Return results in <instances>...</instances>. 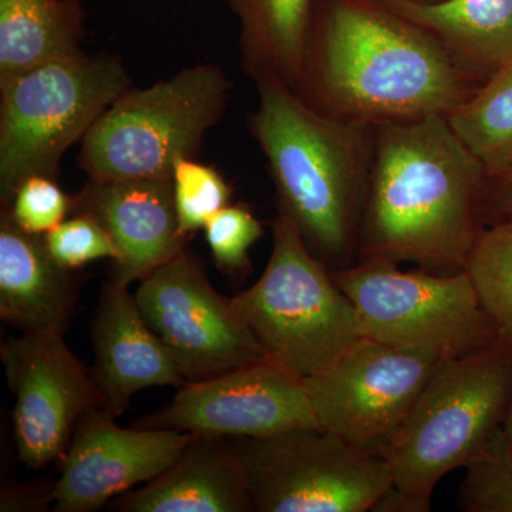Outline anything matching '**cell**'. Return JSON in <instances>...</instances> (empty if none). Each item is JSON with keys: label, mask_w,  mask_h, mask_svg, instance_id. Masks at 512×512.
Masks as SVG:
<instances>
[{"label": "cell", "mask_w": 512, "mask_h": 512, "mask_svg": "<svg viewBox=\"0 0 512 512\" xmlns=\"http://www.w3.org/2000/svg\"><path fill=\"white\" fill-rule=\"evenodd\" d=\"M485 82L382 0H315L295 92L333 119L450 116Z\"/></svg>", "instance_id": "6da1fadb"}, {"label": "cell", "mask_w": 512, "mask_h": 512, "mask_svg": "<svg viewBox=\"0 0 512 512\" xmlns=\"http://www.w3.org/2000/svg\"><path fill=\"white\" fill-rule=\"evenodd\" d=\"M484 165L446 116L376 126L357 259L384 258L441 274L463 271L487 194Z\"/></svg>", "instance_id": "7a4b0ae2"}, {"label": "cell", "mask_w": 512, "mask_h": 512, "mask_svg": "<svg viewBox=\"0 0 512 512\" xmlns=\"http://www.w3.org/2000/svg\"><path fill=\"white\" fill-rule=\"evenodd\" d=\"M248 128L264 154L278 212L332 271L355 264L376 126L333 119L282 80H256Z\"/></svg>", "instance_id": "3957f363"}, {"label": "cell", "mask_w": 512, "mask_h": 512, "mask_svg": "<svg viewBox=\"0 0 512 512\" xmlns=\"http://www.w3.org/2000/svg\"><path fill=\"white\" fill-rule=\"evenodd\" d=\"M511 397V339L443 360L384 454L393 487L431 510L441 478L466 467L503 427Z\"/></svg>", "instance_id": "277c9868"}, {"label": "cell", "mask_w": 512, "mask_h": 512, "mask_svg": "<svg viewBox=\"0 0 512 512\" xmlns=\"http://www.w3.org/2000/svg\"><path fill=\"white\" fill-rule=\"evenodd\" d=\"M130 73L114 53L83 50L0 84V201L32 175L57 180L66 151L83 140L121 94Z\"/></svg>", "instance_id": "5b68a950"}, {"label": "cell", "mask_w": 512, "mask_h": 512, "mask_svg": "<svg viewBox=\"0 0 512 512\" xmlns=\"http://www.w3.org/2000/svg\"><path fill=\"white\" fill-rule=\"evenodd\" d=\"M232 83L217 64L185 67L146 89H128L82 140L80 168L93 181L173 180L195 158L228 107Z\"/></svg>", "instance_id": "8992f818"}, {"label": "cell", "mask_w": 512, "mask_h": 512, "mask_svg": "<svg viewBox=\"0 0 512 512\" xmlns=\"http://www.w3.org/2000/svg\"><path fill=\"white\" fill-rule=\"evenodd\" d=\"M272 237L264 274L232 299L266 360L306 379L332 365L359 338V320L332 269L281 212L272 221Z\"/></svg>", "instance_id": "52a82bcc"}, {"label": "cell", "mask_w": 512, "mask_h": 512, "mask_svg": "<svg viewBox=\"0 0 512 512\" xmlns=\"http://www.w3.org/2000/svg\"><path fill=\"white\" fill-rule=\"evenodd\" d=\"M355 306L360 336L441 360L505 338L464 271H402L390 259H359L332 271Z\"/></svg>", "instance_id": "ba28073f"}, {"label": "cell", "mask_w": 512, "mask_h": 512, "mask_svg": "<svg viewBox=\"0 0 512 512\" xmlns=\"http://www.w3.org/2000/svg\"><path fill=\"white\" fill-rule=\"evenodd\" d=\"M256 512H366L393 485L383 457L322 427L234 439Z\"/></svg>", "instance_id": "9c48e42d"}, {"label": "cell", "mask_w": 512, "mask_h": 512, "mask_svg": "<svg viewBox=\"0 0 512 512\" xmlns=\"http://www.w3.org/2000/svg\"><path fill=\"white\" fill-rule=\"evenodd\" d=\"M441 362L359 336L332 365L303 382L322 429L384 458Z\"/></svg>", "instance_id": "30bf717a"}, {"label": "cell", "mask_w": 512, "mask_h": 512, "mask_svg": "<svg viewBox=\"0 0 512 512\" xmlns=\"http://www.w3.org/2000/svg\"><path fill=\"white\" fill-rule=\"evenodd\" d=\"M134 296L185 382L266 360L234 299L217 292L188 249L141 279Z\"/></svg>", "instance_id": "8fae6325"}, {"label": "cell", "mask_w": 512, "mask_h": 512, "mask_svg": "<svg viewBox=\"0 0 512 512\" xmlns=\"http://www.w3.org/2000/svg\"><path fill=\"white\" fill-rule=\"evenodd\" d=\"M6 382L15 396L13 429L25 466L62 460L84 414L103 407L92 372L74 356L62 333H22L0 346Z\"/></svg>", "instance_id": "7c38bea8"}, {"label": "cell", "mask_w": 512, "mask_h": 512, "mask_svg": "<svg viewBox=\"0 0 512 512\" xmlns=\"http://www.w3.org/2000/svg\"><path fill=\"white\" fill-rule=\"evenodd\" d=\"M136 426L231 439L320 427L302 377L269 360L187 382L170 404Z\"/></svg>", "instance_id": "4fadbf2b"}, {"label": "cell", "mask_w": 512, "mask_h": 512, "mask_svg": "<svg viewBox=\"0 0 512 512\" xmlns=\"http://www.w3.org/2000/svg\"><path fill=\"white\" fill-rule=\"evenodd\" d=\"M103 407L84 414L60 460L52 488L56 512H92L138 484L148 483L183 453L195 434L117 426Z\"/></svg>", "instance_id": "5bb4252c"}, {"label": "cell", "mask_w": 512, "mask_h": 512, "mask_svg": "<svg viewBox=\"0 0 512 512\" xmlns=\"http://www.w3.org/2000/svg\"><path fill=\"white\" fill-rule=\"evenodd\" d=\"M73 212L92 215L119 249L109 282L128 288L187 249L178 227L173 180L93 181L73 198Z\"/></svg>", "instance_id": "9a60e30c"}, {"label": "cell", "mask_w": 512, "mask_h": 512, "mask_svg": "<svg viewBox=\"0 0 512 512\" xmlns=\"http://www.w3.org/2000/svg\"><path fill=\"white\" fill-rule=\"evenodd\" d=\"M94 365L92 377L103 409L120 417L131 399L148 387H183L185 379L148 326L128 288L107 282L101 291L92 323Z\"/></svg>", "instance_id": "2e32d148"}, {"label": "cell", "mask_w": 512, "mask_h": 512, "mask_svg": "<svg viewBox=\"0 0 512 512\" xmlns=\"http://www.w3.org/2000/svg\"><path fill=\"white\" fill-rule=\"evenodd\" d=\"M121 512H254L247 473L231 437L195 434L160 476L114 498Z\"/></svg>", "instance_id": "e0dca14e"}, {"label": "cell", "mask_w": 512, "mask_h": 512, "mask_svg": "<svg viewBox=\"0 0 512 512\" xmlns=\"http://www.w3.org/2000/svg\"><path fill=\"white\" fill-rule=\"evenodd\" d=\"M72 271L53 261L40 235L0 217V318L22 333L66 332L76 308Z\"/></svg>", "instance_id": "ac0fdd59"}, {"label": "cell", "mask_w": 512, "mask_h": 512, "mask_svg": "<svg viewBox=\"0 0 512 512\" xmlns=\"http://www.w3.org/2000/svg\"><path fill=\"white\" fill-rule=\"evenodd\" d=\"M446 47L458 62L487 80L512 63V0H382Z\"/></svg>", "instance_id": "d6986e66"}, {"label": "cell", "mask_w": 512, "mask_h": 512, "mask_svg": "<svg viewBox=\"0 0 512 512\" xmlns=\"http://www.w3.org/2000/svg\"><path fill=\"white\" fill-rule=\"evenodd\" d=\"M315 0H225L239 22L241 64L254 82L282 80L295 90Z\"/></svg>", "instance_id": "ffe728a7"}, {"label": "cell", "mask_w": 512, "mask_h": 512, "mask_svg": "<svg viewBox=\"0 0 512 512\" xmlns=\"http://www.w3.org/2000/svg\"><path fill=\"white\" fill-rule=\"evenodd\" d=\"M79 0H0V84L82 50Z\"/></svg>", "instance_id": "44dd1931"}, {"label": "cell", "mask_w": 512, "mask_h": 512, "mask_svg": "<svg viewBox=\"0 0 512 512\" xmlns=\"http://www.w3.org/2000/svg\"><path fill=\"white\" fill-rule=\"evenodd\" d=\"M447 120L484 165L490 181L511 175L512 63L491 74Z\"/></svg>", "instance_id": "7402d4cb"}, {"label": "cell", "mask_w": 512, "mask_h": 512, "mask_svg": "<svg viewBox=\"0 0 512 512\" xmlns=\"http://www.w3.org/2000/svg\"><path fill=\"white\" fill-rule=\"evenodd\" d=\"M463 271L501 335L512 340V217L478 231Z\"/></svg>", "instance_id": "603a6c76"}, {"label": "cell", "mask_w": 512, "mask_h": 512, "mask_svg": "<svg viewBox=\"0 0 512 512\" xmlns=\"http://www.w3.org/2000/svg\"><path fill=\"white\" fill-rule=\"evenodd\" d=\"M458 493L464 512H512V443L503 427L466 467Z\"/></svg>", "instance_id": "cb8c5ba5"}, {"label": "cell", "mask_w": 512, "mask_h": 512, "mask_svg": "<svg viewBox=\"0 0 512 512\" xmlns=\"http://www.w3.org/2000/svg\"><path fill=\"white\" fill-rule=\"evenodd\" d=\"M173 191L178 227L185 238L204 229L211 217L231 204L232 188L224 175L195 158H181L175 164Z\"/></svg>", "instance_id": "d4e9b609"}, {"label": "cell", "mask_w": 512, "mask_h": 512, "mask_svg": "<svg viewBox=\"0 0 512 512\" xmlns=\"http://www.w3.org/2000/svg\"><path fill=\"white\" fill-rule=\"evenodd\" d=\"M204 232L214 264L221 272L235 279L251 272L249 251L264 235V227L247 205L222 208L205 224Z\"/></svg>", "instance_id": "484cf974"}, {"label": "cell", "mask_w": 512, "mask_h": 512, "mask_svg": "<svg viewBox=\"0 0 512 512\" xmlns=\"http://www.w3.org/2000/svg\"><path fill=\"white\" fill-rule=\"evenodd\" d=\"M47 252L66 271H76L99 259H119V249L106 228L92 215L73 212L43 235Z\"/></svg>", "instance_id": "4316f807"}, {"label": "cell", "mask_w": 512, "mask_h": 512, "mask_svg": "<svg viewBox=\"0 0 512 512\" xmlns=\"http://www.w3.org/2000/svg\"><path fill=\"white\" fill-rule=\"evenodd\" d=\"M72 207L73 198L55 178L32 175L19 184L8 207L2 208L20 229L43 237L69 217Z\"/></svg>", "instance_id": "83f0119b"}, {"label": "cell", "mask_w": 512, "mask_h": 512, "mask_svg": "<svg viewBox=\"0 0 512 512\" xmlns=\"http://www.w3.org/2000/svg\"><path fill=\"white\" fill-rule=\"evenodd\" d=\"M512 217V174L500 180L490 181L481 207L483 225L507 220Z\"/></svg>", "instance_id": "f1b7e54d"}, {"label": "cell", "mask_w": 512, "mask_h": 512, "mask_svg": "<svg viewBox=\"0 0 512 512\" xmlns=\"http://www.w3.org/2000/svg\"><path fill=\"white\" fill-rule=\"evenodd\" d=\"M503 429L505 434H507L508 440L512 443V397L510 406H508L507 414H505Z\"/></svg>", "instance_id": "f546056e"}, {"label": "cell", "mask_w": 512, "mask_h": 512, "mask_svg": "<svg viewBox=\"0 0 512 512\" xmlns=\"http://www.w3.org/2000/svg\"><path fill=\"white\" fill-rule=\"evenodd\" d=\"M407 2H414V3H436V2H441V0H407Z\"/></svg>", "instance_id": "4dcf8cb0"}]
</instances>
